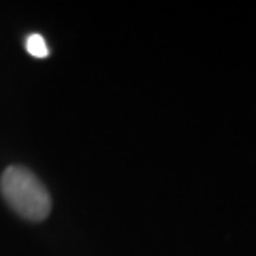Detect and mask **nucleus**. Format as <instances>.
I'll return each instance as SVG.
<instances>
[{
  "label": "nucleus",
  "instance_id": "f257e3e1",
  "mask_svg": "<svg viewBox=\"0 0 256 256\" xmlns=\"http://www.w3.org/2000/svg\"><path fill=\"white\" fill-rule=\"evenodd\" d=\"M0 194L24 220L41 222L52 212V196L43 182L22 164L6 166L0 178Z\"/></svg>",
  "mask_w": 256,
  "mask_h": 256
},
{
  "label": "nucleus",
  "instance_id": "f03ea898",
  "mask_svg": "<svg viewBox=\"0 0 256 256\" xmlns=\"http://www.w3.org/2000/svg\"><path fill=\"white\" fill-rule=\"evenodd\" d=\"M26 50L30 56H34V58H47V56H50V50H47L45 38L41 34H30L26 38Z\"/></svg>",
  "mask_w": 256,
  "mask_h": 256
}]
</instances>
